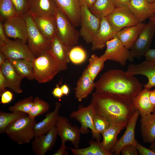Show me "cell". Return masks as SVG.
<instances>
[{"label":"cell","instance_id":"obj_1","mask_svg":"<svg viewBox=\"0 0 155 155\" xmlns=\"http://www.w3.org/2000/svg\"><path fill=\"white\" fill-rule=\"evenodd\" d=\"M96 113L104 118L110 126H126L136 111L131 100L107 92H95L91 101Z\"/></svg>","mask_w":155,"mask_h":155},{"label":"cell","instance_id":"obj_2","mask_svg":"<svg viewBox=\"0 0 155 155\" xmlns=\"http://www.w3.org/2000/svg\"><path fill=\"white\" fill-rule=\"evenodd\" d=\"M95 91L107 92L132 100L142 90V85L134 75L113 69L102 74L95 82Z\"/></svg>","mask_w":155,"mask_h":155},{"label":"cell","instance_id":"obj_3","mask_svg":"<svg viewBox=\"0 0 155 155\" xmlns=\"http://www.w3.org/2000/svg\"><path fill=\"white\" fill-rule=\"evenodd\" d=\"M32 62L34 79L40 83L50 81L62 71L57 61L49 52L36 57Z\"/></svg>","mask_w":155,"mask_h":155},{"label":"cell","instance_id":"obj_4","mask_svg":"<svg viewBox=\"0 0 155 155\" xmlns=\"http://www.w3.org/2000/svg\"><path fill=\"white\" fill-rule=\"evenodd\" d=\"M35 119L28 115L22 117L11 124L5 133L10 139L20 145L29 143L35 137L34 127Z\"/></svg>","mask_w":155,"mask_h":155},{"label":"cell","instance_id":"obj_5","mask_svg":"<svg viewBox=\"0 0 155 155\" xmlns=\"http://www.w3.org/2000/svg\"><path fill=\"white\" fill-rule=\"evenodd\" d=\"M22 16L27 25V44L34 55L36 57L48 52L50 48L51 41L40 31L31 14L27 12Z\"/></svg>","mask_w":155,"mask_h":155},{"label":"cell","instance_id":"obj_6","mask_svg":"<svg viewBox=\"0 0 155 155\" xmlns=\"http://www.w3.org/2000/svg\"><path fill=\"white\" fill-rule=\"evenodd\" d=\"M55 16L57 24V36L71 48L77 44L80 34L75 26L58 8Z\"/></svg>","mask_w":155,"mask_h":155},{"label":"cell","instance_id":"obj_7","mask_svg":"<svg viewBox=\"0 0 155 155\" xmlns=\"http://www.w3.org/2000/svg\"><path fill=\"white\" fill-rule=\"evenodd\" d=\"M96 113L94 104L91 102L87 106H84L82 105H79L78 110L71 112L69 117L80 123V130L81 133H88L90 129L91 130L93 139L100 141V136L96 133L93 124V118Z\"/></svg>","mask_w":155,"mask_h":155},{"label":"cell","instance_id":"obj_8","mask_svg":"<svg viewBox=\"0 0 155 155\" xmlns=\"http://www.w3.org/2000/svg\"><path fill=\"white\" fill-rule=\"evenodd\" d=\"M106 46L104 53L100 57L105 61H113L125 66L127 61H133L134 57L130 49L123 44L116 35L107 42Z\"/></svg>","mask_w":155,"mask_h":155},{"label":"cell","instance_id":"obj_9","mask_svg":"<svg viewBox=\"0 0 155 155\" xmlns=\"http://www.w3.org/2000/svg\"><path fill=\"white\" fill-rule=\"evenodd\" d=\"M80 34L86 43H92L100 27L101 18L94 15L85 5L81 6Z\"/></svg>","mask_w":155,"mask_h":155},{"label":"cell","instance_id":"obj_10","mask_svg":"<svg viewBox=\"0 0 155 155\" xmlns=\"http://www.w3.org/2000/svg\"><path fill=\"white\" fill-rule=\"evenodd\" d=\"M0 51L7 59H23L32 61L36 57L27 44L19 39H9L0 46Z\"/></svg>","mask_w":155,"mask_h":155},{"label":"cell","instance_id":"obj_11","mask_svg":"<svg viewBox=\"0 0 155 155\" xmlns=\"http://www.w3.org/2000/svg\"><path fill=\"white\" fill-rule=\"evenodd\" d=\"M106 18L116 32L125 28L140 22L127 7H115Z\"/></svg>","mask_w":155,"mask_h":155},{"label":"cell","instance_id":"obj_12","mask_svg":"<svg viewBox=\"0 0 155 155\" xmlns=\"http://www.w3.org/2000/svg\"><path fill=\"white\" fill-rule=\"evenodd\" d=\"M57 135L61 137V143L70 141L75 148H79L81 139L80 128L72 125L66 117L59 116L56 125Z\"/></svg>","mask_w":155,"mask_h":155},{"label":"cell","instance_id":"obj_13","mask_svg":"<svg viewBox=\"0 0 155 155\" xmlns=\"http://www.w3.org/2000/svg\"><path fill=\"white\" fill-rule=\"evenodd\" d=\"M4 31L8 38L21 40L27 43L28 37L26 22L22 16H18L2 22Z\"/></svg>","mask_w":155,"mask_h":155},{"label":"cell","instance_id":"obj_14","mask_svg":"<svg viewBox=\"0 0 155 155\" xmlns=\"http://www.w3.org/2000/svg\"><path fill=\"white\" fill-rule=\"evenodd\" d=\"M154 35V30L149 21L147 24H145L138 38L130 49L134 57L144 56L146 52L150 49Z\"/></svg>","mask_w":155,"mask_h":155},{"label":"cell","instance_id":"obj_15","mask_svg":"<svg viewBox=\"0 0 155 155\" xmlns=\"http://www.w3.org/2000/svg\"><path fill=\"white\" fill-rule=\"evenodd\" d=\"M126 72L131 75H141L146 76L148 81L144 85V88L149 90L155 87V62L145 60L137 64H130Z\"/></svg>","mask_w":155,"mask_h":155},{"label":"cell","instance_id":"obj_16","mask_svg":"<svg viewBox=\"0 0 155 155\" xmlns=\"http://www.w3.org/2000/svg\"><path fill=\"white\" fill-rule=\"evenodd\" d=\"M57 134L56 126L45 134L34 137L32 142V148L36 155H44L54 146Z\"/></svg>","mask_w":155,"mask_h":155},{"label":"cell","instance_id":"obj_17","mask_svg":"<svg viewBox=\"0 0 155 155\" xmlns=\"http://www.w3.org/2000/svg\"><path fill=\"white\" fill-rule=\"evenodd\" d=\"M140 115L139 111H136L126 127V129L124 134L118 140L113 149L112 155H119L122 148L127 145L131 144L135 146L136 140L135 137V130Z\"/></svg>","mask_w":155,"mask_h":155},{"label":"cell","instance_id":"obj_18","mask_svg":"<svg viewBox=\"0 0 155 155\" xmlns=\"http://www.w3.org/2000/svg\"><path fill=\"white\" fill-rule=\"evenodd\" d=\"M116 32L106 17L101 18L100 27L92 43L91 50L95 51L104 48L107 42L116 35Z\"/></svg>","mask_w":155,"mask_h":155},{"label":"cell","instance_id":"obj_19","mask_svg":"<svg viewBox=\"0 0 155 155\" xmlns=\"http://www.w3.org/2000/svg\"><path fill=\"white\" fill-rule=\"evenodd\" d=\"M71 48L61 41L56 36L51 40L49 52L59 65L61 71H65L70 61L69 53Z\"/></svg>","mask_w":155,"mask_h":155},{"label":"cell","instance_id":"obj_20","mask_svg":"<svg viewBox=\"0 0 155 155\" xmlns=\"http://www.w3.org/2000/svg\"><path fill=\"white\" fill-rule=\"evenodd\" d=\"M58 8L75 26L80 25L81 7L79 0H53Z\"/></svg>","mask_w":155,"mask_h":155},{"label":"cell","instance_id":"obj_21","mask_svg":"<svg viewBox=\"0 0 155 155\" xmlns=\"http://www.w3.org/2000/svg\"><path fill=\"white\" fill-rule=\"evenodd\" d=\"M32 16L40 31L45 36L51 41L56 36L57 27L55 15Z\"/></svg>","mask_w":155,"mask_h":155},{"label":"cell","instance_id":"obj_22","mask_svg":"<svg viewBox=\"0 0 155 155\" xmlns=\"http://www.w3.org/2000/svg\"><path fill=\"white\" fill-rule=\"evenodd\" d=\"M6 81V87L16 93L23 92L21 83L24 78L15 71L7 59L5 63L0 67Z\"/></svg>","mask_w":155,"mask_h":155},{"label":"cell","instance_id":"obj_23","mask_svg":"<svg viewBox=\"0 0 155 155\" xmlns=\"http://www.w3.org/2000/svg\"><path fill=\"white\" fill-rule=\"evenodd\" d=\"M61 106L60 103L57 102L54 111L47 113L45 118L42 121L35 123L34 127L35 137L45 134L56 126L59 116V111Z\"/></svg>","mask_w":155,"mask_h":155},{"label":"cell","instance_id":"obj_24","mask_svg":"<svg viewBox=\"0 0 155 155\" xmlns=\"http://www.w3.org/2000/svg\"><path fill=\"white\" fill-rule=\"evenodd\" d=\"M94 89V81L86 68L78 80L75 88V98L78 102H81L87 97Z\"/></svg>","mask_w":155,"mask_h":155},{"label":"cell","instance_id":"obj_25","mask_svg":"<svg viewBox=\"0 0 155 155\" xmlns=\"http://www.w3.org/2000/svg\"><path fill=\"white\" fill-rule=\"evenodd\" d=\"M58 8L53 0H29L27 12L32 16L55 15Z\"/></svg>","mask_w":155,"mask_h":155},{"label":"cell","instance_id":"obj_26","mask_svg":"<svg viewBox=\"0 0 155 155\" xmlns=\"http://www.w3.org/2000/svg\"><path fill=\"white\" fill-rule=\"evenodd\" d=\"M145 24L140 22L136 25L125 28L117 32L116 35L123 44L130 49Z\"/></svg>","mask_w":155,"mask_h":155},{"label":"cell","instance_id":"obj_27","mask_svg":"<svg viewBox=\"0 0 155 155\" xmlns=\"http://www.w3.org/2000/svg\"><path fill=\"white\" fill-rule=\"evenodd\" d=\"M150 90L144 88L131 100L134 109L139 111L141 117L155 112V105L149 98Z\"/></svg>","mask_w":155,"mask_h":155},{"label":"cell","instance_id":"obj_28","mask_svg":"<svg viewBox=\"0 0 155 155\" xmlns=\"http://www.w3.org/2000/svg\"><path fill=\"white\" fill-rule=\"evenodd\" d=\"M128 8L140 22H143L155 15L152 11V4L147 0H131Z\"/></svg>","mask_w":155,"mask_h":155},{"label":"cell","instance_id":"obj_29","mask_svg":"<svg viewBox=\"0 0 155 155\" xmlns=\"http://www.w3.org/2000/svg\"><path fill=\"white\" fill-rule=\"evenodd\" d=\"M140 130L145 143H152L155 140V112L141 117Z\"/></svg>","mask_w":155,"mask_h":155},{"label":"cell","instance_id":"obj_30","mask_svg":"<svg viewBox=\"0 0 155 155\" xmlns=\"http://www.w3.org/2000/svg\"><path fill=\"white\" fill-rule=\"evenodd\" d=\"M125 127L122 125L110 126L101 134L103 137L100 144L103 148L112 155V151L118 140L117 137Z\"/></svg>","mask_w":155,"mask_h":155},{"label":"cell","instance_id":"obj_31","mask_svg":"<svg viewBox=\"0 0 155 155\" xmlns=\"http://www.w3.org/2000/svg\"><path fill=\"white\" fill-rule=\"evenodd\" d=\"M18 74L29 80L34 79L32 61L23 59H7Z\"/></svg>","mask_w":155,"mask_h":155},{"label":"cell","instance_id":"obj_32","mask_svg":"<svg viewBox=\"0 0 155 155\" xmlns=\"http://www.w3.org/2000/svg\"><path fill=\"white\" fill-rule=\"evenodd\" d=\"M90 146L83 148H69L74 155H111L102 147L100 141H89Z\"/></svg>","mask_w":155,"mask_h":155},{"label":"cell","instance_id":"obj_33","mask_svg":"<svg viewBox=\"0 0 155 155\" xmlns=\"http://www.w3.org/2000/svg\"><path fill=\"white\" fill-rule=\"evenodd\" d=\"M115 7L112 0H96L89 9L94 15L101 18L106 17Z\"/></svg>","mask_w":155,"mask_h":155},{"label":"cell","instance_id":"obj_34","mask_svg":"<svg viewBox=\"0 0 155 155\" xmlns=\"http://www.w3.org/2000/svg\"><path fill=\"white\" fill-rule=\"evenodd\" d=\"M7 113L0 111V133H5L6 129L11 124L18 119L28 115V114L21 112Z\"/></svg>","mask_w":155,"mask_h":155},{"label":"cell","instance_id":"obj_35","mask_svg":"<svg viewBox=\"0 0 155 155\" xmlns=\"http://www.w3.org/2000/svg\"><path fill=\"white\" fill-rule=\"evenodd\" d=\"M18 16L16 8L11 0H0V20L3 22Z\"/></svg>","mask_w":155,"mask_h":155},{"label":"cell","instance_id":"obj_36","mask_svg":"<svg viewBox=\"0 0 155 155\" xmlns=\"http://www.w3.org/2000/svg\"><path fill=\"white\" fill-rule=\"evenodd\" d=\"M105 61L94 54L92 55L89 59V63L86 69L94 81L100 72L103 69Z\"/></svg>","mask_w":155,"mask_h":155},{"label":"cell","instance_id":"obj_37","mask_svg":"<svg viewBox=\"0 0 155 155\" xmlns=\"http://www.w3.org/2000/svg\"><path fill=\"white\" fill-rule=\"evenodd\" d=\"M50 105L47 102L36 97L33 100L32 106L28 115L32 119L46 112L49 110Z\"/></svg>","mask_w":155,"mask_h":155},{"label":"cell","instance_id":"obj_38","mask_svg":"<svg viewBox=\"0 0 155 155\" xmlns=\"http://www.w3.org/2000/svg\"><path fill=\"white\" fill-rule=\"evenodd\" d=\"M87 54L86 51L82 47L75 45L72 47L69 53L70 62L75 65L82 63L86 60Z\"/></svg>","mask_w":155,"mask_h":155},{"label":"cell","instance_id":"obj_39","mask_svg":"<svg viewBox=\"0 0 155 155\" xmlns=\"http://www.w3.org/2000/svg\"><path fill=\"white\" fill-rule=\"evenodd\" d=\"M33 97L30 96L10 106L8 110L11 112H21L28 114L33 105Z\"/></svg>","mask_w":155,"mask_h":155},{"label":"cell","instance_id":"obj_40","mask_svg":"<svg viewBox=\"0 0 155 155\" xmlns=\"http://www.w3.org/2000/svg\"><path fill=\"white\" fill-rule=\"evenodd\" d=\"M93 124L96 133L99 135L110 126L108 122L104 118L96 113L93 118Z\"/></svg>","mask_w":155,"mask_h":155},{"label":"cell","instance_id":"obj_41","mask_svg":"<svg viewBox=\"0 0 155 155\" xmlns=\"http://www.w3.org/2000/svg\"><path fill=\"white\" fill-rule=\"evenodd\" d=\"M15 6L18 15L22 16L27 12L29 0H11Z\"/></svg>","mask_w":155,"mask_h":155},{"label":"cell","instance_id":"obj_42","mask_svg":"<svg viewBox=\"0 0 155 155\" xmlns=\"http://www.w3.org/2000/svg\"><path fill=\"white\" fill-rule=\"evenodd\" d=\"M120 153L122 155H138V152L135 146L132 144H128L123 147Z\"/></svg>","mask_w":155,"mask_h":155},{"label":"cell","instance_id":"obj_43","mask_svg":"<svg viewBox=\"0 0 155 155\" xmlns=\"http://www.w3.org/2000/svg\"><path fill=\"white\" fill-rule=\"evenodd\" d=\"M136 148L140 155H155V153L150 148H145L136 140Z\"/></svg>","mask_w":155,"mask_h":155},{"label":"cell","instance_id":"obj_44","mask_svg":"<svg viewBox=\"0 0 155 155\" xmlns=\"http://www.w3.org/2000/svg\"><path fill=\"white\" fill-rule=\"evenodd\" d=\"M1 96L0 103L3 104H8L13 99V95L11 91L6 90L0 95Z\"/></svg>","mask_w":155,"mask_h":155},{"label":"cell","instance_id":"obj_45","mask_svg":"<svg viewBox=\"0 0 155 155\" xmlns=\"http://www.w3.org/2000/svg\"><path fill=\"white\" fill-rule=\"evenodd\" d=\"M9 39L6 35L2 24V22L0 21V46L7 42Z\"/></svg>","mask_w":155,"mask_h":155},{"label":"cell","instance_id":"obj_46","mask_svg":"<svg viewBox=\"0 0 155 155\" xmlns=\"http://www.w3.org/2000/svg\"><path fill=\"white\" fill-rule=\"evenodd\" d=\"M115 7H127L129 5L131 0H112Z\"/></svg>","mask_w":155,"mask_h":155},{"label":"cell","instance_id":"obj_47","mask_svg":"<svg viewBox=\"0 0 155 155\" xmlns=\"http://www.w3.org/2000/svg\"><path fill=\"white\" fill-rule=\"evenodd\" d=\"M146 60L155 62V49H150L144 54Z\"/></svg>","mask_w":155,"mask_h":155},{"label":"cell","instance_id":"obj_48","mask_svg":"<svg viewBox=\"0 0 155 155\" xmlns=\"http://www.w3.org/2000/svg\"><path fill=\"white\" fill-rule=\"evenodd\" d=\"M6 87V81L4 75L1 69H0V95L5 91Z\"/></svg>","mask_w":155,"mask_h":155},{"label":"cell","instance_id":"obj_49","mask_svg":"<svg viewBox=\"0 0 155 155\" xmlns=\"http://www.w3.org/2000/svg\"><path fill=\"white\" fill-rule=\"evenodd\" d=\"M67 148L65 146V143H61L59 148L57 150L53 155H68L69 153L66 149Z\"/></svg>","mask_w":155,"mask_h":155},{"label":"cell","instance_id":"obj_50","mask_svg":"<svg viewBox=\"0 0 155 155\" xmlns=\"http://www.w3.org/2000/svg\"><path fill=\"white\" fill-rule=\"evenodd\" d=\"M52 93L55 97L59 99L61 98L64 95L61 87L58 85H56V87L53 89Z\"/></svg>","mask_w":155,"mask_h":155},{"label":"cell","instance_id":"obj_51","mask_svg":"<svg viewBox=\"0 0 155 155\" xmlns=\"http://www.w3.org/2000/svg\"><path fill=\"white\" fill-rule=\"evenodd\" d=\"M96 0H79L80 7L85 5L90 9Z\"/></svg>","mask_w":155,"mask_h":155},{"label":"cell","instance_id":"obj_52","mask_svg":"<svg viewBox=\"0 0 155 155\" xmlns=\"http://www.w3.org/2000/svg\"><path fill=\"white\" fill-rule=\"evenodd\" d=\"M149 97L151 103L155 105V89L152 90H150Z\"/></svg>","mask_w":155,"mask_h":155},{"label":"cell","instance_id":"obj_53","mask_svg":"<svg viewBox=\"0 0 155 155\" xmlns=\"http://www.w3.org/2000/svg\"><path fill=\"white\" fill-rule=\"evenodd\" d=\"M62 92L64 95L67 96L70 92L68 86L66 84L63 85L61 87Z\"/></svg>","mask_w":155,"mask_h":155},{"label":"cell","instance_id":"obj_54","mask_svg":"<svg viewBox=\"0 0 155 155\" xmlns=\"http://www.w3.org/2000/svg\"><path fill=\"white\" fill-rule=\"evenodd\" d=\"M6 59L5 55L0 51V67L5 63Z\"/></svg>","mask_w":155,"mask_h":155},{"label":"cell","instance_id":"obj_55","mask_svg":"<svg viewBox=\"0 0 155 155\" xmlns=\"http://www.w3.org/2000/svg\"><path fill=\"white\" fill-rule=\"evenodd\" d=\"M150 22L154 30L155 35V15L149 18Z\"/></svg>","mask_w":155,"mask_h":155},{"label":"cell","instance_id":"obj_56","mask_svg":"<svg viewBox=\"0 0 155 155\" xmlns=\"http://www.w3.org/2000/svg\"><path fill=\"white\" fill-rule=\"evenodd\" d=\"M150 148L155 153V140L151 143Z\"/></svg>","mask_w":155,"mask_h":155},{"label":"cell","instance_id":"obj_57","mask_svg":"<svg viewBox=\"0 0 155 155\" xmlns=\"http://www.w3.org/2000/svg\"><path fill=\"white\" fill-rule=\"evenodd\" d=\"M152 8L153 12L155 15V1L152 4Z\"/></svg>","mask_w":155,"mask_h":155},{"label":"cell","instance_id":"obj_58","mask_svg":"<svg viewBox=\"0 0 155 155\" xmlns=\"http://www.w3.org/2000/svg\"><path fill=\"white\" fill-rule=\"evenodd\" d=\"M148 2L150 4H152L155 1V0H147Z\"/></svg>","mask_w":155,"mask_h":155}]
</instances>
